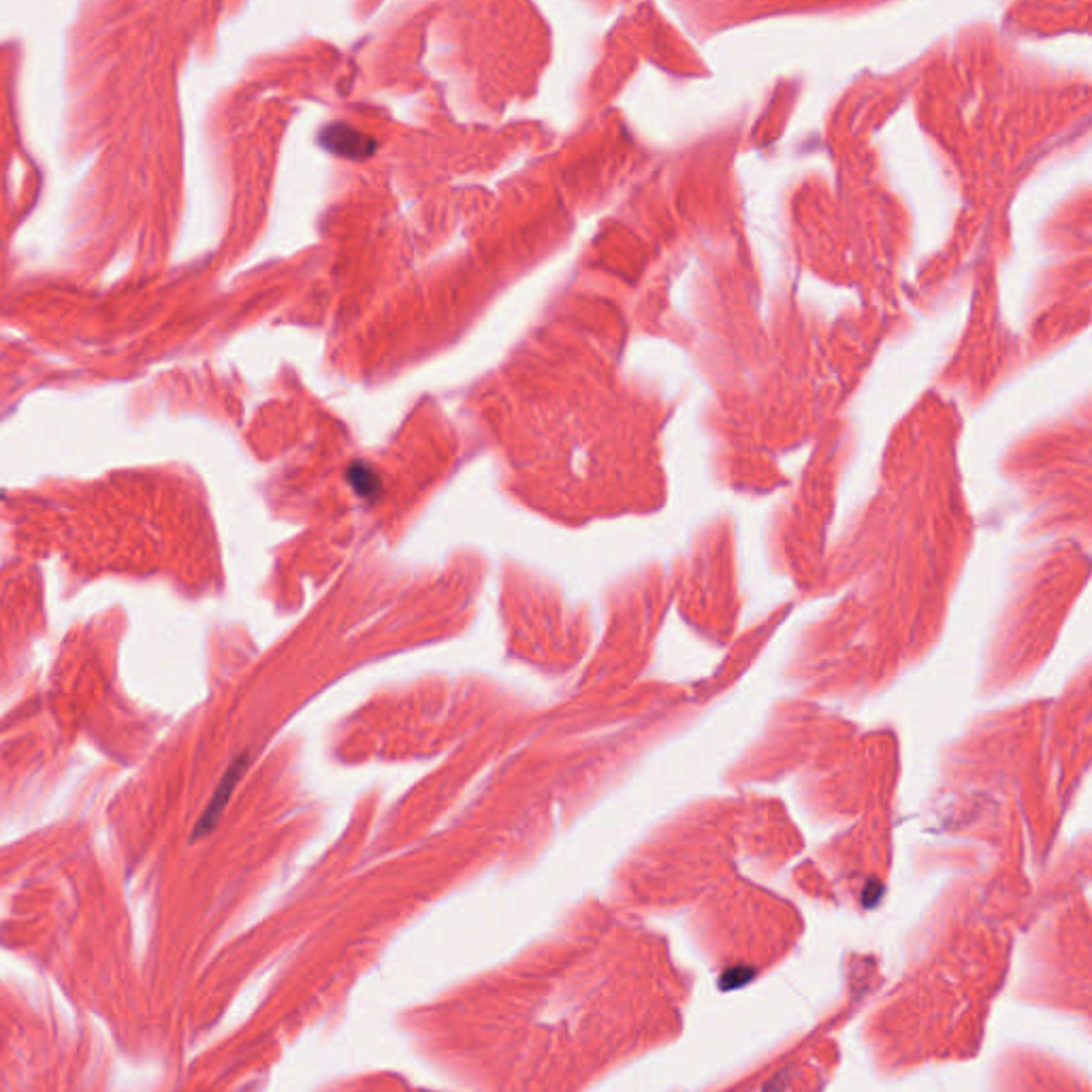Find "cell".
Here are the masks:
<instances>
[{
	"label": "cell",
	"mask_w": 1092,
	"mask_h": 1092,
	"mask_svg": "<svg viewBox=\"0 0 1092 1092\" xmlns=\"http://www.w3.org/2000/svg\"><path fill=\"white\" fill-rule=\"evenodd\" d=\"M245 764H248V762H245L244 755H241V758L233 760L231 766H228V771L225 772V777H222L220 785H218L216 794L212 796V800H209L208 809H205V813L201 816L199 823H196V835H203V832L212 830L214 823H216V819L222 816V811H225V807H226L228 798H231L233 790H235V785L239 783L241 774H244V771H245Z\"/></svg>",
	"instance_id": "obj_1"
},
{
	"label": "cell",
	"mask_w": 1092,
	"mask_h": 1092,
	"mask_svg": "<svg viewBox=\"0 0 1092 1092\" xmlns=\"http://www.w3.org/2000/svg\"><path fill=\"white\" fill-rule=\"evenodd\" d=\"M348 476H351L357 493L363 495V498H374L378 493V481H375V476L367 468H352Z\"/></svg>",
	"instance_id": "obj_2"
}]
</instances>
